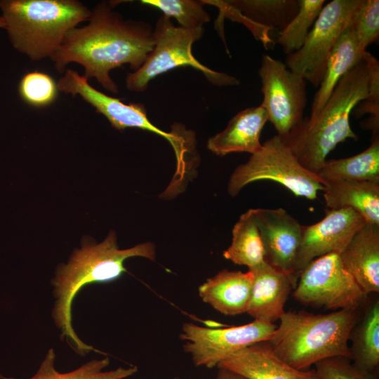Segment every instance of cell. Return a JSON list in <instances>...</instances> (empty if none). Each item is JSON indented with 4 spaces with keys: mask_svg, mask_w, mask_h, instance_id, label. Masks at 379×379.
<instances>
[{
    "mask_svg": "<svg viewBox=\"0 0 379 379\" xmlns=\"http://www.w3.org/2000/svg\"><path fill=\"white\" fill-rule=\"evenodd\" d=\"M115 6L113 1L96 4L91 10L88 25L69 30L50 58L60 73L65 72L70 62L79 64L88 80L95 78L112 93H118L119 88L110 72L126 64L137 71L154 47L151 25L125 19L113 10Z\"/></svg>",
    "mask_w": 379,
    "mask_h": 379,
    "instance_id": "6da1fadb",
    "label": "cell"
},
{
    "mask_svg": "<svg viewBox=\"0 0 379 379\" xmlns=\"http://www.w3.org/2000/svg\"><path fill=\"white\" fill-rule=\"evenodd\" d=\"M133 257L155 260V245L145 242L119 249L116 233L111 231L100 244L85 241L80 248L73 251L67 264H61L57 268L52 279L55 298L52 317L60 331L61 338L77 354L86 355L91 351L99 352V350L83 342L72 326L74 299L88 284L118 279L126 272L125 260Z\"/></svg>",
    "mask_w": 379,
    "mask_h": 379,
    "instance_id": "7a4b0ae2",
    "label": "cell"
},
{
    "mask_svg": "<svg viewBox=\"0 0 379 379\" xmlns=\"http://www.w3.org/2000/svg\"><path fill=\"white\" fill-rule=\"evenodd\" d=\"M370 53L340 79L321 111L314 117H305L301 125L282 139L298 161L311 172L318 173L328 154L340 142L357 135L350 126L354 109L369 94Z\"/></svg>",
    "mask_w": 379,
    "mask_h": 379,
    "instance_id": "3957f363",
    "label": "cell"
},
{
    "mask_svg": "<svg viewBox=\"0 0 379 379\" xmlns=\"http://www.w3.org/2000/svg\"><path fill=\"white\" fill-rule=\"evenodd\" d=\"M359 318L358 310L317 314L285 312L267 342L286 364L298 370H307L327 358L350 359V336Z\"/></svg>",
    "mask_w": 379,
    "mask_h": 379,
    "instance_id": "277c9868",
    "label": "cell"
},
{
    "mask_svg": "<svg viewBox=\"0 0 379 379\" xmlns=\"http://www.w3.org/2000/svg\"><path fill=\"white\" fill-rule=\"evenodd\" d=\"M0 9L13 46L32 60L51 58L91 12L77 0H1Z\"/></svg>",
    "mask_w": 379,
    "mask_h": 379,
    "instance_id": "5b68a950",
    "label": "cell"
},
{
    "mask_svg": "<svg viewBox=\"0 0 379 379\" xmlns=\"http://www.w3.org/2000/svg\"><path fill=\"white\" fill-rule=\"evenodd\" d=\"M203 33L175 26L171 18L162 15L153 29V49L137 71L127 74L126 88L132 92H143L152 79L182 66L197 69L208 81L218 86L239 84L236 77L212 70L194 57L192 44L201 38Z\"/></svg>",
    "mask_w": 379,
    "mask_h": 379,
    "instance_id": "8992f818",
    "label": "cell"
},
{
    "mask_svg": "<svg viewBox=\"0 0 379 379\" xmlns=\"http://www.w3.org/2000/svg\"><path fill=\"white\" fill-rule=\"evenodd\" d=\"M272 180L295 196L314 200L323 191L324 181L302 166L288 146L277 135L266 140L260 150L237 166L228 183V193L237 196L247 185L259 180Z\"/></svg>",
    "mask_w": 379,
    "mask_h": 379,
    "instance_id": "52a82bcc",
    "label": "cell"
},
{
    "mask_svg": "<svg viewBox=\"0 0 379 379\" xmlns=\"http://www.w3.org/2000/svg\"><path fill=\"white\" fill-rule=\"evenodd\" d=\"M293 295L300 303L326 310H359L368 294L331 253L310 262L300 273Z\"/></svg>",
    "mask_w": 379,
    "mask_h": 379,
    "instance_id": "ba28073f",
    "label": "cell"
},
{
    "mask_svg": "<svg viewBox=\"0 0 379 379\" xmlns=\"http://www.w3.org/2000/svg\"><path fill=\"white\" fill-rule=\"evenodd\" d=\"M364 1L333 0L324 5L303 46L287 55V67L319 88L338 39Z\"/></svg>",
    "mask_w": 379,
    "mask_h": 379,
    "instance_id": "9c48e42d",
    "label": "cell"
},
{
    "mask_svg": "<svg viewBox=\"0 0 379 379\" xmlns=\"http://www.w3.org/2000/svg\"><path fill=\"white\" fill-rule=\"evenodd\" d=\"M264 107L277 135L286 138L302 123L307 105V81L282 61L262 56L258 69Z\"/></svg>",
    "mask_w": 379,
    "mask_h": 379,
    "instance_id": "30bf717a",
    "label": "cell"
},
{
    "mask_svg": "<svg viewBox=\"0 0 379 379\" xmlns=\"http://www.w3.org/2000/svg\"><path fill=\"white\" fill-rule=\"evenodd\" d=\"M277 325L258 320L240 326L208 328L193 323L182 325L183 350L196 366L211 368L237 351L270 340Z\"/></svg>",
    "mask_w": 379,
    "mask_h": 379,
    "instance_id": "8fae6325",
    "label": "cell"
},
{
    "mask_svg": "<svg viewBox=\"0 0 379 379\" xmlns=\"http://www.w3.org/2000/svg\"><path fill=\"white\" fill-rule=\"evenodd\" d=\"M57 84L60 92L71 94L73 97L81 96L117 130L137 128L148 131L167 140L175 151L181 144L182 135L178 126L173 127V131L170 133L159 129L147 118L143 104L124 103L121 99L95 89L84 75H80L74 69L65 70Z\"/></svg>",
    "mask_w": 379,
    "mask_h": 379,
    "instance_id": "7c38bea8",
    "label": "cell"
},
{
    "mask_svg": "<svg viewBox=\"0 0 379 379\" xmlns=\"http://www.w3.org/2000/svg\"><path fill=\"white\" fill-rule=\"evenodd\" d=\"M365 223L362 216L354 210L340 208L327 209L322 220L303 226L293 270L295 284L310 262L328 253L340 254Z\"/></svg>",
    "mask_w": 379,
    "mask_h": 379,
    "instance_id": "4fadbf2b",
    "label": "cell"
},
{
    "mask_svg": "<svg viewBox=\"0 0 379 379\" xmlns=\"http://www.w3.org/2000/svg\"><path fill=\"white\" fill-rule=\"evenodd\" d=\"M253 211L265 261L288 274L295 287L293 270L303 225L282 208H253Z\"/></svg>",
    "mask_w": 379,
    "mask_h": 379,
    "instance_id": "5bb4252c",
    "label": "cell"
},
{
    "mask_svg": "<svg viewBox=\"0 0 379 379\" xmlns=\"http://www.w3.org/2000/svg\"><path fill=\"white\" fill-rule=\"evenodd\" d=\"M219 10L218 20L228 18L243 23L266 47L268 31H282L299 10V0H202Z\"/></svg>",
    "mask_w": 379,
    "mask_h": 379,
    "instance_id": "9a60e30c",
    "label": "cell"
},
{
    "mask_svg": "<svg viewBox=\"0 0 379 379\" xmlns=\"http://www.w3.org/2000/svg\"><path fill=\"white\" fill-rule=\"evenodd\" d=\"M217 367L230 370L247 379H318L314 370H298L286 364L274 354L267 341L237 351Z\"/></svg>",
    "mask_w": 379,
    "mask_h": 379,
    "instance_id": "2e32d148",
    "label": "cell"
},
{
    "mask_svg": "<svg viewBox=\"0 0 379 379\" xmlns=\"http://www.w3.org/2000/svg\"><path fill=\"white\" fill-rule=\"evenodd\" d=\"M250 271L253 283L246 313L254 320L274 324L285 312L284 305L295 288L293 280L266 261Z\"/></svg>",
    "mask_w": 379,
    "mask_h": 379,
    "instance_id": "e0dca14e",
    "label": "cell"
},
{
    "mask_svg": "<svg viewBox=\"0 0 379 379\" xmlns=\"http://www.w3.org/2000/svg\"><path fill=\"white\" fill-rule=\"evenodd\" d=\"M339 255L366 293H378L379 225L366 222Z\"/></svg>",
    "mask_w": 379,
    "mask_h": 379,
    "instance_id": "ac0fdd59",
    "label": "cell"
},
{
    "mask_svg": "<svg viewBox=\"0 0 379 379\" xmlns=\"http://www.w3.org/2000/svg\"><path fill=\"white\" fill-rule=\"evenodd\" d=\"M267 121L262 105L244 109L230 119L223 131L208 140L207 148L221 157L234 152L253 154L262 147L260 135Z\"/></svg>",
    "mask_w": 379,
    "mask_h": 379,
    "instance_id": "d6986e66",
    "label": "cell"
},
{
    "mask_svg": "<svg viewBox=\"0 0 379 379\" xmlns=\"http://www.w3.org/2000/svg\"><path fill=\"white\" fill-rule=\"evenodd\" d=\"M253 274L248 270H223L199 287L200 298L226 316L246 313L250 302Z\"/></svg>",
    "mask_w": 379,
    "mask_h": 379,
    "instance_id": "ffe728a7",
    "label": "cell"
},
{
    "mask_svg": "<svg viewBox=\"0 0 379 379\" xmlns=\"http://www.w3.org/2000/svg\"><path fill=\"white\" fill-rule=\"evenodd\" d=\"M323 192L329 209L351 208L366 222L379 225V182L328 181Z\"/></svg>",
    "mask_w": 379,
    "mask_h": 379,
    "instance_id": "44dd1931",
    "label": "cell"
},
{
    "mask_svg": "<svg viewBox=\"0 0 379 379\" xmlns=\"http://www.w3.org/2000/svg\"><path fill=\"white\" fill-rule=\"evenodd\" d=\"M351 22L340 35L329 55L323 79L313 98L310 117L321 111L340 79L361 59Z\"/></svg>",
    "mask_w": 379,
    "mask_h": 379,
    "instance_id": "7402d4cb",
    "label": "cell"
},
{
    "mask_svg": "<svg viewBox=\"0 0 379 379\" xmlns=\"http://www.w3.org/2000/svg\"><path fill=\"white\" fill-rule=\"evenodd\" d=\"M350 360L363 370L376 372L379 365V301L375 300L357 320L350 336Z\"/></svg>",
    "mask_w": 379,
    "mask_h": 379,
    "instance_id": "603a6c76",
    "label": "cell"
},
{
    "mask_svg": "<svg viewBox=\"0 0 379 379\" xmlns=\"http://www.w3.org/2000/svg\"><path fill=\"white\" fill-rule=\"evenodd\" d=\"M324 181L379 182V137L373 133L371 145L363 152L347 158L326 160L317 173Z\"/></svg>",
    "mask_w": 379,
    "mask_h": 379,
    "instance_id": "cb8c5ba5",
    "label": "cell"
},
{
    "mask_svg": "<svg viewBox=\"0 0 379 379\" xmlns=\"http://www.w3.org/2000/svg\"><path fill=\"white\" fill-rule=\"evenodd\" d=\"M223 256L234 264L253 270L265 262V251L253 208L243 213L232 229L230 246Z\"/></svg>",
    "mask_w": 379,
    "mask_h": 379,
    "instance_id": "d4e9b609",
    "label": "cell"
},
{
    "mask_svg": "<svg viewBox=\"0 0 379 379\" xmlns=\"http://www.w3.org/2000/svg\"><path fill=\"white\" fill-rule=\"evenodd\" d=\"M55 353L53 348L47 352L36 373L26 379H125L138 371L135 366L128 368L118 367L116 369L104 371L109 364L108 357L93 359L86 362L78 368L62 373L55 367ZM1 379H20L6 378L0 375Z\"/></svg>",
    "mask_w": 379,
    "mask_h": 379,
    "instance_id": "484cf974",
    "label": "cell"
},
{
    "mask_svg": "<svg viewBox=\"0 0 379 379\" xmlns=\"http://www.w3.org/2000/svg\"><path fill=\"white\" fill-rule=\"evenodd\" d=\"M325 2V0H299L297 14L281 31L277 41L287 55L303 46Z\"/></svg>",
    "mask_w": 379,
    "mask_h": 379,
    "instance_id": "4316f807",
    "label": "cell"
},
{
    "mask_svg": "<svg viewBox=\"0 0 379 379\" xmlns=\"http://www.w3.org/2000/svg\"><path fill=\"white\" fill-rule=\"evenodd\" d=\"M140 3L160 10L187 29L204 31L203 25L210 21L202 0H142Z\"/></svg>",
    "mask_w": 379,
    "mask_h": 379,
    "instance_id": "83f0119b",
    "label": "cell"
},
{
    "mask_svg": "<svg viewBox=\"0 0 379 379\" xmlns=\"http://www.w3.org/2000/svg\"><path fill=\"white\" fill-rule=\"evenodd\" d=\"M58 93L55 79L50 74L37 70L25 73L18 84L20 98L34 107L51 105L56 100Z\"/></svg>",
    "mask_w": 379,
    "mask_h": 379,
    "instance_id": "f1b7e54d",
    "label": "cell"
},
{
    "mask_svg": "<svg viewBox=\"0 0 379 379\" xmlns=\"http://www.w3.org/2000/svg\"><path fill=\"white\" fill-rule=\"evenodd\" d=\"M351 24L361 59L367 47L375 42L379 36V1L365 0L354 14Z\"/></svg>",
    "mask_w": 379,
    "mask_h": 379,
    "instance_id": "f546056e",
    "label": "cell"
},
{
    "mask_svg": "<svg viewBox=\"0 0 379 379\" xmlns=\"http://www.w3.org/2000/svg\"><path fill=\"white\" fill-rule=\"evenodd\" d=\"M314 365L318 379H378L376 372L359 368L347 357H330Z\"/></svg>",
    "mask_w": 379,
    "mask_h": 379,
    "instance_id": "4dcf8cb0",
    "label": "cell"
},
{
    "mask_svg": "<svg viewBox=\"0 0 379 379\" xmlns=\"http://www.w3.org/2000/svg\"><path fill=\"white\" fill-rule=\"evenodd\" d=\"M369 63L371 72L369 94L368 98L354 109L358 117L366 113L371 114L365 126L375 130L378 128L379 123V62L371 53L369 55Z\"/></svg>",
    "mask_w": 379,
    "mask_h": 379,
    "instance_id": "1f68e13d",
    "label": "cell"
},
{
    "mask_svg": "<svg viewBox=\"0 0 379 379\" xmlns=\"http://www.w3.org/2000/svg\"><path fill=\"white\" fill-rule=\"evenodd\" d=\"M216 379H247L245 377L230 370L218 368Z\"/></svg>",
    "mask_w": 379,
    "mask_h": 379,
    "instance_id": "d6a6232c",
    "label": "cell"
},
{
    "mask_svg": "<svg viewBox=\"0 0 379 379\" xmlns=\"http://www.w3.org/2000/svg\"><path fill=\"white\" fill-rule=\"evenodd\" d=\"M0 28L6 29V22L4 18L0 15Z\"/></svg>",
    "mask_w": 379,
    "mask_h": 379,
    "instance_id": "836d02e7",
    "label": "cell"
},
{
    "mask_svg": "<svg viewBox=\"0 0 379 379\" xmlns=\"http://www.w3.org/2000/svg\"><path fill=\"white\" fill-rule=\"evenodd\" d=\"M173 379H180V378L178 377H175V378H174Z\"/></svg>",
    "mask_w": 379,
    "mask_h": 379,
    "instance_id": "e575fe53",
    "label": "cell"
}]
</instances>
